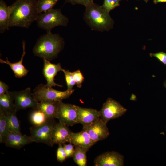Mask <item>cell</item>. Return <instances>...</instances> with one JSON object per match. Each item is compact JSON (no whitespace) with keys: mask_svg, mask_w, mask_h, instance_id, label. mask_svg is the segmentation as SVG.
Here are the masks:
<instances>
[{"mask_svg":"<svg viewBox=\"0 0 166 166\" xmlns=\"http://www.w3.org/2000/svg\"><path fill=\"white\" fill-rule=\"evenodd\" d=\"M37 2V0H16L10 6L8 28H28L39 14Z\"/></svg>","mask_w":166,"mask_h":166,"instance_id":"obj_1","label":"cell"},{"mask_svg":"<svg viewBox=\"0 0 166 166\" xmlns=\"http://www.w3.org/2000/svg\"><path fill=\"white\" fill-rule=\"evenodd\" d=\"M64 44L63 38L59 34L47 31L37 39L33 52L35 56L50 61L57 57Z\"/></svg>","mask_w":166,"mask_h":166,"instance_id":"obj_2","label":"cell"},{"mask_svg":"<svg viewBox=\"0 0 166 166\" xmlns=\"http://www.w3.org/2000/svg\"><path fill=\"white\" fill-rule=\"evenodd\" d=\"M101 6L94 3L85 7L84 19L93 30L103 32L113 28L114 21Z\"/></svg>","mask_w":166,"mask_h":166,"instance_id":"obj_3","label":"cell"},{"mask_svg":"<svg viewBox=\"0 0 166 166\" xmlns=\"http://www.w3.org/2000/svg\"><path fill=\"white\" fill-rule=\"evenodd\" d=\"M36 21L38 27L47 32L56 26H66L69 22L68 18L62 14L61 9L53 8L39 14Z\"/></svg>","mask_w":166,"mask_h":166,"instance_id":"obj_4","label":"cell"},{"mask_svg":"<svg viewBox=\"0 0 166 166\" xmlns=\"http://www.w3.org/2000/svg\"><path fill=\"white\" fill-rule=\"evenodd\" d=\"M74 91L73 89L59 91L41 83L34 89L32 94L34 99L38 102L44 101H59L68 98Z\"/></svg>","mask_w":166,"mask_h":166,"instance_id":"obj_5","label":"cell"},{"mask_svg":"<svg viewBox=\"0 0 166 166\" xmlns=\"http://www.w3.org/2000/svg\"><path fill=\"white\" fill-rule=\"evenodd\" d=\"M56 123L54 119H49L43 124L31 127L30 137L32 140L52 147L54 145L52 140V132Z\"/></svg>","mask_w":166,"mask_h":166,"instance_id":"obj_6","label":"cell"},{"mask_svg":"<svg viewBox=\"0 0 166 166\" xmlns=\"http://www.w3.org/2000/svg\"><path fill=\"white\" fill-rule=\"evenodd\" d=\"M127 109L120 103L108 98L99 111L100 117L107 123L109 121L118 118L124 115Z\"/></svg>","mask_w":166,"mask_h":166,"instance_id":"obj_7","label":"cell"},{"mask_svg":"<svg viewBox=\"0 0 166 166\" xmlns=\"http://www.w3.org/2000/svg\"><path fill=\"white\" fill-rule=\"evenodd\" d=\"M11 92L14 99L16 112L28 108L37 109L38 102L34 98L30 87L21 91Z\"/></svg>","mask_w":166,"mask_h":166,"instance_id":"obj_8","label":"cell"},{"mask_svg":"<svg viewBox=\"0 0 166 166\" xmlns=\"http://www.w3.org/2000/svg\"><path fill=\"white\" fill-rule=\"evenodd\" d=\"M107 123L100 117L91 124L83 126V129L87 132L94 144L97 142L106 138L109 136V132Z\"/></svg>","mask_w":166,"mask_h":166,"instance_id":"obj_9","label":"cell"},{"mask_svg":"<svg viewBox=\"0 0 166 166\" xmlns=\"http://www.w3.org/2000/svg\"><path fill=\"white\" fill-rule=\"evenodd\" d=\"M57 118L68 126H73L77 124V106L60 101Z\"/></svg>","mask_w":166,"mask_h":166,"instance_id":"obj_10","label":"cell"},{"mask_svg":"<svg viewBox=\"0 0 166 166\" xmlns=\"http://www.w3.org/2000/svg\"><path fill=\"white\" fill-rule=\"evenodd\" d=\"M94 163L95 166H123L124 157L115 151L107 152L98 156Z\"/></svg>","mask_w":166,"mask_h":166,"instance_id":"obj_11","label":"cell"},{"mask_svg":"<svg viewBox=\"0 0 166 166\" xmlns=\"http://www.w3.org/2000/svg\"><path fill=\"white\" fill-rule=\"evenodd\" d=\"M43 61L42 73L47 81L46 85L49 87L57 86L62 87L61 85L56 84L54 82V78L58 72L62 71L63 69L60 63L55 64L51 63L49 61L45 59Z\"/></svg>","mask_w":166,"mask_h":166,"instance_id":"obj_12","label":"cell"},{"mask_svg":"<svg viewBox=\"0 0 166 166\" xmlns=\"http://www.w3.org/2000/svg\"><path fill=\"white\" fill-rule=\"evenodd\" d=\"M72 132L68 126L59 121L54 126L52 132V140L53 144H63L66 142L69 143Z\"/></svg>","mask_w":166,"mask_h":166,"instance_id":"obj_13","label":"cell"},{"mask_svg":"<svg viewBox=\"0 0 166 166\" xmlns=\"http://www.w3.org/2000/svg\"><path fill=\"white\" fill-rule=\"evenodd\" d=\"M77 115L78 123L81 124L83 126L89 125L100 117L99 111L77 106Z\"/></svg>","mask_w":166,"mask_h":166,"instance_id":"obj_14","label":"cell"},{"mask_svg":"<svg viewBox=\"0 0 166 166\" xmlns=\"http://www.w3.org/2000/svg\"><path fill=\"white\" fill-rule=\"evenodd\" d=\"M33 142L30 136L22 133L10 132L5 143L8 147L20 149Z\"/></svg>","mask_w":166,"mask_h":166,"instance_id":"obj_15","label":"cell"},{"mask_svg":"<svg viewBox=\"0 0 166 166\" xmlns=\"http://www.w3.org/2000/svg\"><path fill=\"white\" fill-rule=\"evenodd\" d=\"M25 42L23 40L22 42L23 52L20 60L15 63H11L9 61L8 58L6 57V61L0 59V62L5 64L9 65L14 73L15 77L17 78H21L27 75L29 71L27 70L22 64L23 59L26 53L25 52Z\"/></svg>","mask_w":166,"mask_h":166,"instance_id":"obj_16","label":"cell"},{"mask_svg":"<svg viewBox=\"0 0 166 166\" xmlns=\"http://www.w3.org/2000/svg\"><path fill=\"white\" fill-rule=\"evenodd\" d=\"M69 143L84 148L87 151L94 144L87 132L83 129L79 132L71 133Z\"/></svg>","mask_w":166,"mask_h":166,"instance_id":"obj_17","label":"cell"},{"mask_svg":"<svg viewBox=\"0 0 166 166\" xmlns=\"http://www.w3.org/2000/svg\"><path fill=\"white\" fill-rule=\"evenodd\" d=\"M59 101H41L38 102L36 109L43 112L49 119L57 118Z\"/></svg>","mask_w":166,"mask_h":166,"instance_id":"obj_18","label":"cell"},{"mask_svg":"<svg viewBox=\"0 0 166 166\" xmlns=\"http://www.w3.org/2000/svg\"><path fill=\"white\" fill-rule=\"evenodd\" d=\"M14 101V98L10 91L0 96V110L5 114L16 111Z\"/></svg>","mask_w":166,"mask_h":166,"instance_id":"obj_19","label":"cell"},{"mask_svg":"<svg viewBox=\"0 0 166 166\" xmlns=\"http://www.w3.org/2000/svg\"><path fill=\"white\" fill-rule=\"evenodd\" d=\"M9 6L3 0L0 1V33H3L9 29L8 24L10 17Z\"/></svg>","mask_w":166,"mask_h":166,"instance_id":"obj_20","label":"cell"},{"mask_svg":"<svg viewBox=\"0 0 166 166\" xmlns=\"http://www.w3.org/2000/svg\"><path fill=\"white\" fill-rule=\"evenodd\" d=\"M85 148L81 147L75 146V150L72 157L75 162L79 166H87L86 152Z\"/></svg>","mask_w":166,"mask_h":166,"instance_id":"obj_21","label":"cell"},{"mask_svg":"<svg viewBox=\"0 0 166 166\" xmlns=\"http://www.w3.org/2000/svg\"><path fill=\"white\" fill-rule=\"evenodd\" d=\"M49 119L43 112L37 109H34L30 116V121L34 126H38L43 124Z\"/></svg>","mask_w":166,"mask_h":166,"instance_id":"obj_22","label":"cell"},{"mask_svg":"<svg viewBox=\"0 0 166 166\" xmlns=\"http://www.w3.org/2000/svg\"><path fill=\"white\" fill-rule=\"evenodd\" d=\"M8 126L7 119L6 115L0 110V142L5 143L10 133Z\"/></svg>","mask_w":166,"mask_h":166,"instance_id":"obj_23","label":"cell"},{"mask_svg":"<svg viewBox=\"0 0 166 166\" xmlns=\"http://www.w3.org/2000/svg\"><path fill=\"white\" fill-rule=\"evenodd\" d=\"M16 112L14 111L6 114L7 119L8 128L10 132L21 133L19 123L16 115Z\"/></svg>","mask_w":166,"mask_h":166,"instance_id":"obj_24","label":"cell"},{"mask_svg":"<svg viewBox=\"0 0 166 166\" xmlns=\"http://www.w3.org/2000/svg\"><path fill=\"white\" fill-rule=\"evenodd\" d=\"M59 0H38L37 8L39 14L53 8Z\"/></svg>","mask_w":166,"mask_h":166,"instance_id":"obj_25","label":"cell"},{"mask_svg":"<svg viewBox=\"0 0 166 166\" xmlns=\"http://www.w3.org/2000/svg\"><path fill=\"white\" fill-rule=\"evenodd\" d=\"M121 0H104L101 6L109 13L112 10L118 6Z\"/></svg>","mask_w":166,"mask_h":166,"instance_id":"obj_26","label":"cell"},{"mask_svg":"<svg viewBox=\"0 0 166 166\" xmlns=\"http://www.w3.org/2000/svg\"><path fill=\"white\" fill-rule=\"evenodd\" d=\"M65 76L68 90H72L74 86L76 84L73 72L64 69L62 71Z\"/></svg>","mask_w":166,"mask_h":166,"instance_id":"obj_27","label":"cell"},{"mask_svg":"<svg viewBox=\"0 0 166 166\" xmlns=\"http://www.w3.org/2000/svg\"><path fill=\"white\" fill-rule=\"evenodd\" d=\"M57 152V158L58 161L63 162L67 158V155L62 144H58Z\"/></svg>","mask_w":166,"mask_h":166,"instance_id":"obj_28","label":"cell"},{"mask_svg":"<svg viewBox=\"0 0 166 166\" xmlns=\"http://www.w3.org/2000/svg\"><path fill=\"white\" fill-rule=\"evenodd\" d=\"M73 73L77 87L79 88H81L82 84L84 79L83 74L79 70L73 72Z\"/></svg>","mask_w":166,"mask_h":166,"instance_id":"obj_29","label":"cell"},{"mask_svg":"<svg viewBox=\"0 0 166 166\" xmlns=\"http://www.w3.org/2000/svg\"><path fill=\"white\" fill-rule=\"evenodd\" d=\"M66 3L73 5L78 4L84 6L85 7L94 3V0H64Z\"/></svg>","mask_w":166,"mask_h":166,"instance_id":"obj_30","label":"cell"},{"mask_svg":"<svg viewBox=\"0 0 166 166\" xmlns=\"http://www.w3.org/2000/svg\"><path fill=\"white\" fill-rule=\"evenodd\" d=\"M149 55L151 57H156L166 66V53L160 52L155 53H150Z\"/></svg>","mask_w":166,"mask_h":166,"instance_id":"obj_31","label":"cell"},{"mask_svg":"<svg viewBox=\"0 0 166 166\" xmlns=\"http://www.w3.org/2000/svg\"><path fill=\"white\" fill-rule=\"evenodd\" d=\"M62 145L67 155V158L72 157L75 150V146L71 143L68 144H64Z\"/></svg>","mask_w":166,"mask_h":166,"instance_id":"obj_32","label":"cell"},{"mask_svg":"<svg viewBox=\"0 0 166 166\" xmlns=\"http://www.w3.org/2000/svg\"><path fill=\"white\" fill-rule=\"evenodd\" d=\"M9 86L5 83L0 81V96L7 93Z\"/></svg>","mask_w":166,"mask_h":166,"instance_id":"obj_33","label":"cell"},{"mask_svg":"<svg viewBox=\"0 0 166 166\" xmlns=\"http://www.w3.org/2000/svg\"><path fill=\"white\" fill-rule=\"evenodd\" d=\"M153 2L155 4L160 3L166 2V0H153Z\"/></svg>","mask_w":166,"mask_h":166,"instance_id":"obj_34","label":"cell"},{"mask_svg":"<svg viewBox=\"0 0 166 166\" xmlns=\"http://www.w3.org/2000/svg\"><path fill=\"white\" fill-rule=\"evenodd\" d=\"M164 87L166 88V80L164 81Z\"/></svg>","mask_w":166,"mask_h":166,"instance_id":"obj_35","label":"cell"},{"mask_svg":"<svg viewBox=\"0 0 166 166\" xmlns=\"http://www.w3.org/2000/svg\"><path fill=\"white\" fill-rule=\"evenodd\" d=\"M143 0L146 3H147L149 0Z\"/></svg>","mask_w":166,"mask_h":166,"instance_id":"obj_36","label":"cell"},{"mask_svg":"<svg viewBox=\"0 0 166 166\" xmlns=\"http://www.w3.org/2000/svg\"></svg>","mask_w":166,"mask_h":166,"instance_id":"obj_37","label":"cell"}]
</instances>
